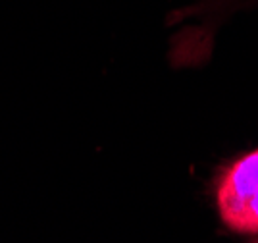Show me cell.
Listing matches in <instances>:
<instances>
[{"instance_id":"6da1fadb","label":"cell","mask_w":258,"mask_h":243,"mask_svg":"<svg viewBox=\"0 0 258 243\" xmlns=\"http://www.w3.org/2000/svg\"><path fill=\"white\" fill-rule=\"evenodd\" d=\"M218 211L227 228L258 233V151L239 159L216 191Z\"/></svg>"}]
</instances>
